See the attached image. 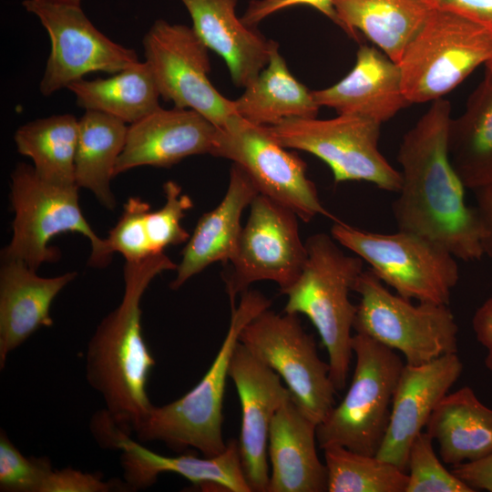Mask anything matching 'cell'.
<instances>
[{"label": "cell", "instance_id": "cell-30", "mask_svg": "<svg viewBox=\"0 0 492 492\" xmlns=\"http://www.w3.org/2000/svg\"><path fill=\"white\" fill-rule=\"evenodd\" d=\"M67 88L75 95L78 107L110 115L129 125L159 108L160 95L145 61L106 78H81Z\"/></svg>", "mask_w": 492, "mask_h": 492}, {"label": "cell", "instance_id": "cell-17", "mask_svg": "<svg viewBox=\"0 0 492 492\" xmlns=\"http://www.w3.org/2000/svg\"><path fill=\"white\" fill-rule=\"evenodd\" d=\"M229 377L234 383L241 408L238 442L245 478L252 492H266L270 478L268 441L272 421L291 396L280 375L241 343L235 346Z\"/></svg>", "mask_w": 492, "mask_h": 492}, {"label": "cell", "instance_id": "cell-12", "mask_svg": "<svg viewBox=\"0 0 492 492\" xmlns=\"http://www.w3.org/2000/svg\"><path fill=\"white\" fill-rule=\"evenodd\" d=\"M212 156L238 165L261 194L310 221L317 215L332 217L322 204L315 184L307 177L306 163L280 145L266 126L231 116L219 127Z\"/></svg>", "mask_w": 492, "mask_h": 492}, {"label": "cell", "instance_id": "cell-36", "mask_svg": "<svg viewBox=\"0 0 492 492\" xmlns=\"http://www.w3.org/2000/svg\"><path fill=\"white\" fill-rule=\"evenodd\" d=\"M46 457H27L2 430L0 434V490L5 492H41L52 470Z\"/></svg>", "mask_w": 492, "mask_h": 492}, {"label": "cell", "instance_id": "cell-35", "mask_svg": "<svg viewBox=\"0 0 492 492\" xmlns=\"http://www.w3.org/2000/svg\"><path fill=\"white\" fill-rule=\"evenodd\" d=\"M149 210L150 205L140 198H128L121 217L105 239L110 256L119 252L126 261H139L156 254L152 252L146 228V217Z\"/></svg>", "mask_w": 492, "mask_h": 492}, {"label": "cell", "instance_id": "cell-21", "mask_svg": "<svg viewBox=\"0 0 492 492\" xmlns=\"http://www.w3.org/2000/svg\"><path fill=\"white\" fill-rule=\"evenodd\" d=\"M317 424L292 395L277 410L271 424L268 456L271 473L266 492L327 491V470L316 451Z\"/></svg>", "mask_w": 492, "mask_h": 492}, {"label": "cell", "instance_id": "cell-34", "mask_svg": "<svg viewBox=\"0 0 492 492\" xmlns=\"http://www.w3.org/2000/svg\"><path fill=\"white\" fill-rule=\"evenodd\" d=\"M164 205L151 210L146 217V228L153 253L164 252L169 246H175L188 241L190 234L181 226V220L187 210L192 208L191 199L182 193L181 188L172 180L163 186Z\"/></svg>", "mask_w": 492, "mask_h": 492}, {"label": "cell", "instance_id": "cell-22", "mask_svg": "<svg viewBox=\"0 0 492 492\" xmlns=\"http://www.w3.org/2000/svg\"><path fill=\"white\" fill-rule=\"evenodd\" d=\"M238 1L180 0L190 15L193 30L224 60L232 83L245 87L268 64L275 41L241 21L236 14Z\"/></svg>", "mask_w": 492, "mask_h": 492}, {"label": "cell", "instance_id": "cell-33", "mask_svg": "<svg viewBox=\"0 0 492 492\" xmlns=\"http://www.w3.org/2000/svg\"><path fill=\"white\" fill-rule=\"evenodd\" d=\"M433 441L426 432H421L413 441L407 457L405 492H475L444 466Z\"/></svg>", "mask_w": 492, "mask_h": 492}, {"label": "cell", "instance_id": "cell-40", "mask_svg": "<svg viewBox=\"0 0 492 492\" xmlns=\"http://www.w3.org/2000/svg\"><path fill=\"white\" fill-rule=\"evenodd\" d=\"M451 471L475 491L492 492V453L482 459L454 466Z\"/></svg>", "mask_w": 492, "mask_h": 492}, {"label": "cell", "instance_id": "cell-13", "mask_svg": "<svg viewBox=\"0 0 492 492\" xmlns=\"http://www.w3.org/2000/svg\"><path fill=\"white\" fill-rule=\"evenodd\" d=\"M45 27L51 51L39 84L50 96L91 72L118 73L139 62L136 51L106 36L87 18L80 0H25Z\"/></svg>", "mask_w": 492, "mask_h": 492}, {"label": "cell", "instance_id": "cell-31", "mask_svg": "<svg viewBox=\"0 0 492 492\" xmlns=\"http://www.w3.org/2000/svg\"><path fill=\"white\" fill-rule=\"evenodd\" d=\"M77 135L78 119L71 114H59L26 123L17 128L14 139L17 151L32 159L41 178L76 185Z\"/></svg>", "mask_w": 492, "mask_h": 492}, {"label": "cell", "instance_id": "cell-4", "mask_svg": "<svg viewBox=\"0 0 492 492\" xmlns=\"http://www.w3.org/2000/svg\"><path fill=\"white\" fill-rule=\"evenodd\" d=\"M307 258L287 296L284 313L304 314L325 347L335 389L345 387L353 357L351 332L357 306L350 292L364 271V261L345 254L332 235L315 233L305 242Z\"/></svg>", "mask_w": 492, "mask_h": 492}, {"label": "cell", "instance_id": "cell-20", "mask_svg": "<svg viewBox=\"0 0 492 492\" xmlns=\"http://www.w3.org/2000/svg\"><path fill=\"white\" fill-rule=\"evenodd\" d=\"M313 96L321 107L383 124L411 105L402 87L399 66L376 46H361L354 66L340 81Z\"/></svg>", "mask_w": 492, "mask_h": 492}, {"label": "cell", "instance_id": "cell-19", "mask_svg": "<svg viewBox=\"0 0 492 492\" xmlns=\"http://www.w3.org/2000/svg\"><path fill=\"white\" fill-rule=\"evenodd\" d=\"M218 130L195 110L159 107L128 125L114 176L139 166L167 168L192 155H211Z\"/></svg>", "mask_w": 492, "mask_h": 492}, {"label": "cell", "instance_id": "cell-8", "mask_svg": "<svg viewBox=\"0 0 492 492\" xmlns=\"http://www.w3.org/2000/svg\"><path fill=\"white\" fill-rule=\"evenodd\" d=\"M355 367L347 393L317 425L321 448L342 446L375 456L384 440L393 396L404 368L396 352L356 333L352 341Z\"/></svg>", "mask_w": 492, "mask_h": 492}, {"label": "cell", "instance_id": "cell-24", "mask_svg": "<svg viewBox=\"0 0 492 492\" xmlns=\"http://www.w3.org/2000/svg\"><path fill=\"white\" fill-rule=\"evenodd\" d=\"M258 194L248 175L232 163L224 198L200 218L183 249L176 277L170 282L172 290L181 287L209 265L231 259L242 230V212Z\"/></svg>", "mask_w": 492, "mask_h": 492}, {"label": "cell", "instance_id": "cell-38", "mask_svg": "<svg viewBox=\"0 0 492 492\" xmlns=\"http://www.w3.org/2000/svg\"><path fill=\"white\" fill-rule=\"evenodd\" d=\"M297 5L311 6L339 25L333 0H251L241 16L248 26H256L268 16L288 7Z\"/></svg>", "mask_w": 492, "mask_h": 492}, {"label": "cell", "instance_id": "cell-42", "mask_svg": "<svg viewBox=\"0 0 492 492\" xmlns=\"http://www.w3.org/2000/svg\"><path fill=\"white\" fill-rule=\"evenodd\" d=\"M475 191L479 220L482 228V244L486 255L492 258V182Z\"/></svg>", "mask_w": 492, "mask_h": 492}, {"label": "cell", "instance_id": "cell-2", "mask_svg": "<svg viewBox=\"0 0 492 492\" xmlns=\"http://www.w3.org/2000/svg\"><path fill=\"white\" fill-rule=\"evenodd\" d=\"M176 269L164 252L126 261L121 302L100 322L87 345V380L102 396L105 411L129 434L152 405L146 386L155 361L143 337L140 302L157 275Z\"/></svg>", "mask_w": 492, "mask_h": 492}, {"label": "cell", "instance_id": "cell-5", "mask_svg": "<svg viewBox=\"0 0 492 492\" xmlns=\"http://www.w3.org/2000/svg\"><path fill=\"white\" fill-rule=\"evenodd\" d=\"M77 185H61L41 178L33 166L18 163L11 173L10 203L15 218L10 243L3 260L24 262L36 271L43 263L56 261L60 252L50 246L57 234L77 232L91 244L89 265L106 266L111 256L105 239L99 238L85 219Z\"/></svg>", "mask_w": 492, "mask_h": 492}, {"label": "cell", "instance_id": "cell-43", "mask_svg": "<svg viewBox=\"0 0 492 492\" xmlns=\"http://www.w3.org/2000/svg\"><path fill=\"white\" fill-rule=\"evenodd\" d=\"M486 67L492 71V59L488 61L486 65Z\"/></svg>", "mask_w": 492, "mask_h": 492}, {"label": "cell", "instance_id": "cell-26", "mask_svg": "<svg viewBox=\"0 0 492 492\" xmlns=\"http://www.w3.org/2000/svg\"><path fill=\"white\" fill-rule=\"evenodd\" d=\"M425 430L437 442L441 460L452 466L492 453V408L467 385L439 402Z\"/></svg>", "mask_w": 492, "mask_h": 492}, {"label": "cell", "instance_id": "cell-32", "mask_svg": "<svg viewBox=\"0 0 492 492\" xmlns=\"http://www.w3.org/2000/svg\"><path fill=\"white\" fill-rule=\"evenodd\" d=\"M323 451L328 492H405L407 473L395 464L342 446Z\"/></svg>", "mask_w": 492, "mask_h": 492}, {"label": "cell", "instance_id": "cell-9", "mask_svg": "<svg viewBox=\"0 0 492 492\" xmlns=\"http://www.w3.org/2000/svg\"><path fill=\"white\" fill-rule=\"evenodd\" d=\"M353 291L360 295L354 329L401 352L419 365L457 353L458 326L447 304L419 302L392 293L371 270H364Z\"/></svg>", "mask_w": 492, "mask_h": 492}, {"label": "cell", "instance_id": "cell-37", "mask_svg": "<svg viewBox=\"0 0 492 492\" xmlns=\"http://www.w3.org/2000/svg\"><path fill=\"white\" fill-rule=\"evenodd\" d=\"M118 487L115 482L104 481L100 473H87L65 467L50 471L41 492H108Z\"/></svg>", "mask_w": 492, "mask_h": 492}, {"label": "cell", "instance_id": "cell-10", "mask_svg": "<svg viewBox=\"0 0 492 492\" xmlns=\"http://www.w3.org/2000/svg\"><path fill=\"white\" fill-rule=\"evenodd\" d=\"M381 125L366 118L338 114L328 119L290 118L266 127L282 147L306 151L325 162L335 183L366 181L397 192L402 176L380 151Z\"/></svg>", "mask_w": 492, "mask_h": 492}, {"label": "cell", "instance_id": "cell-14", "mask_svg": "<svg viewBox=\"0 0 492 492\" xmlns=\"http://www.w3.org/2000/svg\"><path fill=\"white\" fill-rule=\"evenodd\" d=\"M145 62L160 97L175 108L201 114L217 127L236 115L233 100L222 96L209 78V47L191 26L158 19L145 34Z\"/></svg>", "mask_w": 492, "mask_h": 492}, {"label": "cell", "instance_id": "cell-41", "mask_svg": "<svg viewBox=\"0 0 492 492\" xmlns=\"http://www.w3.org/2000/svg\"><path fill=\"white\" fill-rule=\"evenodd\" d=\"M472 329L477 342L487 351L485 366L492 374V297L476 310L472 317Z\"/></svg>", "mask_w": 492, "mask_h": 492}, {"label": "cell", "instance_id": "cell-18", "mask_svg": "<svg viewBox=\"0 0 492 492\" xmlns=\"http://www.w3.org/2000/svg\"><path fill=\"white\" fill-rule=\"evenodd\" d=\"M462 371L463 363L457 353L419 365L405 364L393 396L388 426L375 456L406 472L413 441L423 432L435 408Z\"/></svg>", "mask_w": 492, "mask_h": 492}, {"label": "cell", "instance_id": "cell-28", "mask_svg": "<svg viewBox=\"0 0 492 492\" xmlns=\"http://www.w3.org/2000/svg\"><path fill=\"white\" fill-rule=\"evenodd\" d=\"M447 151L466 189L492 182V71L487 67L464 112L450 121Z\"/></svg>", "mask_w": 492, "mask_h": 492}, {"label": "cell", "instance_id": "cell-39", "mask_svg": "<svg viewBox=\"0 0 492 492\" xmlns=\"http://www.w3.org/2000/svg\"><path fill=\"white\" fill-rule=\"evenodd\" d=\"M430 8L450 10L466 15L492 31V0H422Z\"/></svg>", "mask_w": 492, "mask_h": 492}, {"label": "cell", "instance_id": "cell-23", "mask_svg": "<svg viewBox=\"0 0 492 492\" xmlns=\"http://www.w3.org/2000/svg\"><path fill=\"white\" fill-rule=\"evenodd\" d=\"M77 272L41 277L24 262L3 260L0 269V368L8 355L41 327H50V307Z\"/></svg>", "mask_w": 492, "mask_h": 492}, {"label": "cell", "instance_id": "cell-25", "mask_svg": "<svg viewBox=\"0 0 492 492\" xmlns=\"http://www.w3.org/2000/svg\"><path fill=\"white\" fill-rule=\"evenodd\" d=\"M333 6L348 36L362 33L397 64L431 11L422 0H333Z\"/></svg>", "mask_w": 492, "mask_h": 492}, {"label": "cell", "instance_id": "cell-3", "mask_svg": "<svg viewBox=\"0 0 492 492\" xmlns=\"http://www.w3.org/2000/svg\"><path fill=\"white\" fill-rule=\"evenodd\" d=\"M270 305L258 291L241 294L238 306L231 307L228 332L206 374L180 398L162 406L152 405L132 430L138 441H160L175 451L192 447L207 457L225 450L222 406L230 361L242 329Z\"/></svg>", "mask_w": 492, "mask_h": 492}, {"label": "cell", "instance_id": "cell-29", "mask_svg": "<svg viewBox=\"0 0 492 492\" xmlns=\"http://www.w3.org/2000/svg\"><path fill=\"white\" fill-rule=\"evenodd\" d=\"M128 126L110 115L86 110L78 119L75 183L90 190L109 210L116 207L110 189L114 169L127 138Z\"/></svg>", "mask_w": 492, "mask_h": 492}, {"label": "cell", "instance_id": "cell-16", "mask_svg": "<svg viewBox=\"0 0 492 492\" xmlns=\"http://www.w3.org/2000/svg\"><path fill=\"white\" fill-rule=\"evenodd\" d=\"M91 430L101 446L121 451L120 464L128 488L138 490L149 487L159 475L171 473L202 487L251 492L244 476L236 440L229 441L222 453L211 457L201 458L194 455L167 456L133 440L105 410L93 417Z\"/></svg>", "mask_w": 492, "mask_h": 492}, {"label": "cell", "instance_id": "cell-1", "mask_svg": "<svg viewBox=\"0 0 492 492\" xmlns=\"http://www.w3.org/2000/svg\"><path fill=\"white\" fill-rule=\"evenodd\" d=\"M452 107L443 98L404 135L397 153L402 183L392 211L398 230L419 234L463 261L484 255L476 208L466 205L465 186L447 151Z\"/></svg>", "mask_w": 492, "mask_h": 492}, {"label": "cell", "instance_id": "cell-11", "mask_svg": "<svg viewBox=\"0 0 492 492\" xmlns=\"http://www.w3.org/2000/svg\"><path fill=\"white\" fill-rule=\"evenodd\" d=\"M241 343L284 381L300 409L317 425L334 406L336 389L329 363L317 352L314 337L298 314L264 310L241 331Z\"/></svg>", "mask_w": 492, "mask_h": 492}, {"label": "cell", "instance_id": "cell-15", "mask_svg": "<svg viewBox=\"0 0 492 492\" xmlns=\"http://www.w3.org/2000/svg\"><path fill=\"white\" fill-rule=\"evenodd\" d=\"M298 219L283 205L261 194L255 197L230 260L232 270L224 277L231 307L235 306L236 296L256 282H274L281 293L295 282L307 258Z\"/></svg>", "mask_w": 492, "mask_h": 492}, {"label": "cell", "instance_id": "cell-6", "mask_svg": "<svg viewBox=\"0 0 492 492\" xmlns=\"http://www.w3.org/2000/svg\"><path fill=\"white\" fill-rule=\"evenodd\" d=\"M492 59V31L461 14L431 8L398 66L411 104L443 98Z\"/></svg>", "mask_w": 492, "mask_h": 492}, {"label": "cell", "instance_id": "cell-7", "mask_svg": "<svg viewBox=\"0 0 492 492\" xmlns=\"http://www.w3.org/2000/svg\"><path fill=\"white\" fill-rule=\"evenodd\" d=\"M331 235L368 263L369 270L398 295L448 305L459 268L456 258L439 244L410 231L374 232L336 219Z\"/></svg>", "mask_w": 492, "mask_h": 492}, {"label": "cell", "instance_id": "cell-27", "mask_svg": "<svg viewBox=\"0 0 492 492\" xmlns=\"http://www.w3.org/2000/svg\"><path fill=\"white\" fill-rule=\"evenodd\" d=\"M233 107L236 115L258 126H274L290 118H314L320 108L313 91L291 73L277 42L266 67L233 100Z\"/></svg>", "mask_w": 492, "mask_h": 492}]
</instances>
